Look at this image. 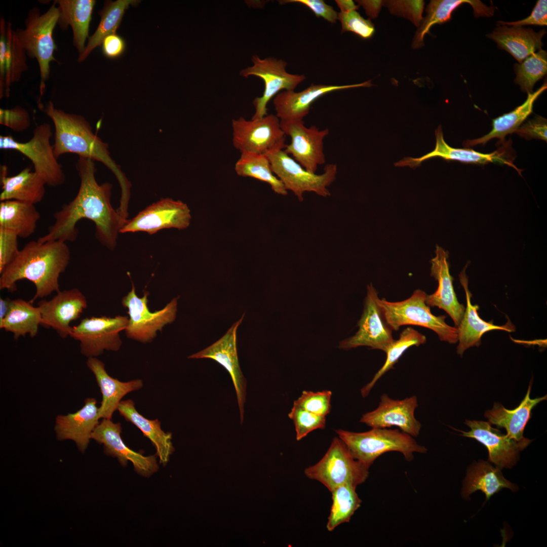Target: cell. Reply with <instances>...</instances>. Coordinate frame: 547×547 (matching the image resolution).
<instances>
[{"instance_id": "obj_29", "label": "cell", "mask_w": 547, "mask_h": 547, "mask_svg": "<svg viewBox=\"0 0 547 547\" xmlns=\"http://www.w3.org/2000/svg\"><path fill=\"white\" fill-rule=\"evenodd\" d=\"M546 32L545 29L537 32L523 26L499 25L486 36L520 63L536 51L541 49L542 38Z\"/></svg>"}, {"instance_id": "obj_6", "label": "cell", "mask_w": 547, "mask_h": 547, "mask_svg": "<svg viewBox=\"0 0 547 547\" xmlns=\"http://www.w3.org/2000/svg\"><path fill=\"white\" fill-rule=\"evenodd\" d=\"M427 294L415 290L408 298L392 302L385 298L379 302L387 324L393 330L398 331L404 325L423 327L434 331L441 341L454 344L458 342V330L445 322V315H433L426 303Z\"/></svg>"}, {"instance_id": "obj_45", "label": "cell", "mask_w": 547, "mask_h": 547, "mask_svg": "<svg viewBox=\"0 0 547 547\" xmlns=\"http://www.w3.org/2000/svg\"><path fill=\"white\" fill-rule=\"evenodd\" d=\"M332 392L303 390L293 405L312 413L326 417L331 410Z\"/></svg>"}, {"instance_id": "obj_54", "label": "cell", "mask_w": 547, "mask_h": 547, "mask_svg": "<svg viewBox=\"0 0 547 547\" xmlns=\"http://www.w3.org/2000/svg\"><path fill=\"white\" fill-rule=\"evenodd\" d=\"M359 5L364 9L367 15L370 18H376L383 5L382 1H357Z\"/></svg>"}, {"instance_id": "obj_28", "label": "cell", "mask_w": 547, "mask_h": 547, "mask_svg": "<svg viewBox=\"0 0 547 547\" xmlns=\"http://www.w3.org/2000/svg\"><path fill=\"white\" fill-rule=\"evenodd\" d=\"M86 364L94 375L102 394L99 417L111 419L122 399L127 394L141 388L143 382L139 379L122 382L111 377L106 372L104 363L96 357L89 358Z\"/></svg>"}, {"instance_id": "obj_9", "label": "cell", "mask_w": 547, "mask_h": 547, "mask_svg": "<svg viewBox=\"0 0 547 547\" xmlns=\"http://www.w3.org/2000/svg\"><path fill=\"white\" fill-rule=\"evenodd\" d=\"M52 135L50 125L41 124L36 127L32 138L26 142L17 141L11 136H1L0 148L15 150L21 153L31 161L34 171L47 185L60 186L64 183L65 176L62 166L55 155L53 145L50 143Z\"/></svg>"}, {"instance_id": "obj_32", "label": "cell", "mask_w": 547, "mask_h": 547, "mask_svg": "<svg viewBox=\"0 0 547 547\" xmlns=\"http://www.w3.org/2000/svg\"><path fill=\"white\" fill-rule=\"evenodd\" d=\"M96 3L94 0H57L54 2L60 11L58 24L62 30L66 29L69 25L71 27L73 45L79 55L86 47Z\"/></svg>"}, {"instance_id": "obj_21", "label": "cell", "mask_w": 547, "mask_h": 547, "mask_svg": "<svg viewBox=\"0 0 547 547\" xmlns=\"http://www.w3.org/2000/svg\"><path fill=\"white\" fill-rule=\"evenodd\" d=\"M244 315L245 314L218 340L207 348L188 357V358L190 359H212L228 371L236 390L241 423L243 422L244 418L247 382L239 362L237 349V331L243 321Z\"/></svg>"}, {"instance_id": "obj_41", "label": "cell", "mask_w": 547, "mask_h": 547, "mask_svg": "<svg viewBox=\"0 0 547 547\" xmlns=\"http://www.w3.org/2000/svg\"><path fill=\"white\" fill-rule=\"evenodd\" d=\"M426 341L425 336L412 327L404 329L399 339L394 340L391 345L385 353L386 360L383 366L375 373L371 380L361 390L363 397H367L377 381L387 371L393 369L403 354L412 346H418Z\"/></svg>"}, {"instance_id": "obj_4", "label": "cell", "mask_w": 547, "mask_h": 547, "mask_svg": "<svg viewBox=\"0 0 547 547\" xmlns=\"http://www.w3.org/2000/svg\"><path fill=\"white\" fill-rule=\"evenodd\" d=\"M335 432L354 457L369 467L377 458L388 452H399L406 460L410 461L414 453L427 451L413 437L398 429L372 428L358 433L339 429Z\"/></svg>"}, {"instance_id": "obj_7", "label": "cell", "mask_w": 547, "mask_h": 547, "mask_svg": "<svg viewBox=\"0 0 547 547\" xmlns=\"http://www.w3.org/2000/svg\"><path fill=\"white\" fill-rule=\"evenodd\" d=\"M369 467L356 459L338 437L332 441L328 450L316 464L304 470L305 475L324 485L330 492L341 485L357 487L369 476Z\"/></svg>"}, {"instance_id": "obj_3", "label": "cell", "mask_w": 547, "mask_h": 547, "mask_svg": "<svg viewBox=\"0 0 547 547\" xmlns=\"http://www.w3.org/2000/svg\"><path fill=\"white\" fill-rule=\"evenodd\" d=\"M41 107L54 126L53 147L56 158L72 153L103 164L114 174L121 187L118 210L123 214L128 213L131 184L120 166L111 158L108 145L94 133L90 123L83 116L56 108L51 101Z\"/></svg>"}, {"instance_id": "obj_33", "label": "cell", "mask_w": 547, "mask_h": 547, "mask_svg": "<svg viewBox=\"0 0 547 547\" xmlns=\"http://www.w3.org/2000/svg\"><path fill=\"white\" fill-rule=\"evenodd\" d=\"M532 383L531 380L525 397L515 409L508 410L501 404L495 403L493 408L487 410L484 414L490 424L504 428L507 432L506 435L517 441L525 438L523 437V432L530 418L532 409L538 403L546 399V395L533 399L530 398Z\"/></svg>"}, {"instance_id": "obj_15", "label": "cell", "mask_w": 547, "mask_h": 547, "mask_svg": "<svg viewBox=\"0 0 547 547\" xmlns=\"http://www.w3.org/2000/svg\"><path fill=\"white\" fill-rule=\"evenodd\" d=\"M191 215L186 204L179 200L163 198L127 219L120 233L146 232L150 235L166 228L179 230L190 225Z\"/></svg>"}, {"instance_id": "obj_31", "label": "cell", "mask_w": 547, "mask_h": 547, "mask_svg": "<svg viewBox=\"0 0 547 547\" xmlns=\"http://www.w3.org/2000/svg\"><path fill=\"white\" fill-rule=\"evenodd\" d=\"M2 191L0 201L16 200L35 205L41 202L45 194V181L31 168H25L18 174L7 176V168L3 166L1 172Z\"/></svg>"}, {"instance_id": "obj_47", "label": "cell", "mask_w": 547, "mask_h": 547, "mask_svg": "<svg viewBox=\"0 0 547 547\" xmlns=\"http://www.w3.org/2000/svg\"><path fill=\"white\" fill-rule=\"evenodd\" d=\"M424 5L423 1H383V6L386 7L392 14L409 19L418 27L423 18L422 14Z\"/></svg>"}, {"instance_id": "obj_34", "label": "cell", "mask_w": 547, "mask_h": 547, "mask_svg": "<svg viewBox=\"0 0 547 547\" xmlns=\"http://www.w3.org/2000/svg\"><path fill=\"white\" fill-rule=\"evenodd\" d=\"M118 410L127 421L135 425L151 441L160 463L165 466L174 451L171 433H166L161 428L158 419L149 420L140 414L131 400L121 401Z\"/></svg>"}, {"instance_id": "obj_14", "label": "cell", "mask_w": 547, "mask_h": 547, "mask_svg": "<svg viewBox=\"0 0 547 547\" xmlns=\"http://www.w3.org/2000/svg\"><path fill=\"white\" fill-rule=\"evenodd\" d=\"M253 65L242 70L240 74L245 77L253 75L260 77L264 83V90L261 97L255 98L253 104L255 112L252 119H259L267 114L269 101L284 91H294L305 76L293 74L286 70L287 62L273 57L261 59L254 55L251 59Z\"/></svg>"}, {"instance_id": "obj_5", "label": "cell", "mask_w": 547, "mask_h": 547, "mask_svg": "<svg viewBox=\"0 0 547 547\" xmlns=\"http://www.w3.org/2000/svg\"><path fill=\"white\" fill-rule=\"evenodd\" d=\"M60 11L54 3L49 10L41 14L37 7L29 11L23 29L15 30L17 36L26 54L35 58L38 64L41 82L40 93L43 96L45 92L46 83L48 79L50 66L53 61H56L54 53L57 46L53 37V30L58 24Z\"/></svg>"}, {"instance_id": "obj_40", "label": "cell", "mask_w": 547, "mask_h": 547, "mask_svg": "<svg viewBox=\"0 0 547 547\" xmlns=\"http://www.w3.org/2000/svg\"><path fill=\"white\" fill-rule=\"evenodd\" d=\"M236 174L268 183L277 194L286 196L288 192L283 184L273 173L269 161L265 154L244 152L235 165Z\"/></svg>"}, {"instance_id": "obj_24", "label": "cell", "mask_w": 547, "mask_h": 547, "mask_svg": "<svg viewBox=\"0 0 547 547\" xmlns=\"http://www.w3.org/2000/svg\"><path fill=\"white\" fill-rule=\"evenodd\" d=\"M28 68L26 52L10 22L0 21V98L10 96L11 85Z\"/></svg>"}, {"instance_id": "obj_52", "label": "cell", "mask_w": 547, "mask_h": 547, "mask_svg": "<svg viewBox=\"0 0 547 547\" xmlns=\"http://www.w3.org/2000/svg\"><path fill=\"white\" fill-rule=\"evenodd\" d=\"M282 4L298 3L308 7L318 17H322L331 23L338 20V12L333 8L322 0H288L283 1Z\"/></svg>"}, {"instance_id": "obj_43", "label": "cell", "mask_w": 547, "mask_h": 547, "mask_svg": "<svg viewBox=\"0 0 547 547\" xmlns=\"http://www.w3.org/2000/svg\"><path fill=\"white\" fill-rule=\"evenodd\" d=\"M515 84L527 93L533 92L535 83L547 73V52L540 49L514 66Z\"/></svg>"}, {"instance_id": "obj_38", "label": "cell", "mask_w": 547, "mask_h": 547, "mask_svg": "<svg viewBox=\"0 0 547 547\" xmlns=\"http://www.w3.org/2000/svg\"><path fill=\"white\" fill-rule=\"evenodd\" d=\"M41 322L38 306L34 307L29 301L22 299H11L8 312L0 321V328L12 333L14 338L17 340L26 334L35 337Z\"/></svg>"}, {"instance_id": "obj_56", "label": "cell", "mask_w": 547, "mask_h": 547, "mask_svg": "<svg viewBox=\"0 0 547 547\" xmlns=\"http://www.w3.org/2000/svg\"><path fill=\"white\" fill-rule=\"evenodd\" d=\"M11 300V299L8 298H0V321L6 317L8 312Z\"/></svg>"}, {"instance_id": "obj_1", "label": "cell", "mask_w": 547, "mask_h": 547, "mask_svg": "<svg viewBox=\"0 0 547 547\" xmlns=\"http://www.w3.org/2000/svg\"><path fill=\"white\" fill-rule=\"evenodd\" d=\"M75 166L80 179L76 196L53 214L54 223L49 227L48 233L37 241L74 242L79 232L77 222L87 219L95 224L97 240L112 250L116 246L118 233L128 219H124L112 207L110 202L112 185L109 182L98 183L94 161L79 157Z\"/></svg>"}, {"instance_id": "obj_46", "label": "cell", "mask_w": 547, "mask_h": 547, "mask_svg": "<svg viewBox=\"0 0 547 547\" xmlns=\"http://www.w3.org/2000/svg\"><path fill=\"white\" fill-rule=\"evenodd\" d=\"M338 20L341 25V32L350 31L364 39L371 37L374 33V24L369 19L362 17L357 10L340 12Z\"/></svg>"}, {"instance_id": "obj_20", "label": "cell", "mask_w": 547, "mask_h": 547, "mask_svg": "<svg viewBox=\"0 0 547 547\" xmlns=\"http://www.w3.org/2000/svg\"><path fill=\"white\" fill-rule=\"evenodd\" d=\"M41 311V325L52 328L59 336H70V323L79 319L87 307L86 297L77 288L59 291L49 300H42L37 306Z\"/></svg>"}, {"instance_id": "obj_42", "label": "cell", "mask_w": 547, "mask_h": 547, "mask_svg": "<svg viewBox=\"0 0 547 547\" xmlns=\"http://www.w3.org/2000/svg\"><path fill=\"white\" fill-rule=\"evenodd\" d=\"M356 487L345 484L331 491L332 503L326 525L329 531H333L342 523L348 522L361 506L362 500L356 491Z\"/></svg>"}, {"instance_id": "obj_19", "label": "cell", "mask_w": 547, "mask_h": 547, "mask_svg": "<svg viewBox=\"0 0 547 547\" xmlns=\"http://www.w3.org/2000/svg\"><path fill=\"white\" fill-rule=\"evenodd\" d=\"M471 428L468 432L457 430L462 436L476 439L488 449L489 460L499 468H511L516 463L519 453L525 449L532 440L525 438L517 441L501 434L491 426L489 422L466 420Z\"/></svg>"}, {"instance_id": "obj_50", "label": "cell", "mask_w": 547, "mask_h": 547, "mask_svg": "<svg viewBox=\"0 0 547 547\" xmlns=\"http://www.w3.org/2000/svg\"><path fill=\"white\" fill-rule=\"evenodd\" d=\"M499 25L509 26H523L527 25H547V1L538 0L530 15L523 19L514 22L498 21Z\"/></svg>"}, {"instance_id": "obj_44", "label": "cell", "mask_w": 547, "mask_h": 547, "mask_svg": "<svg viewBox=\"0 0 547 547\" xmlns=\"http://www.w3.org/2000/svg\"><path fill=\"white\" fill-rule=\"evenodd\" d=\"M288 417L294 424L297 441L302 440L316 429H324L326 426V417L312 413L295 405L288 413Z\"/></svg>"}, {"instance_id": "obj_17", "label": "cell", "mask_w": 547, "mask_h": 547, "mask_svg": "<svg viewBox=\"0 0 547 547\" xmlns=\"http://www.w3.org/2000/svg\"><path fill=\"white\" fill-rule=\"evenodd\" d=\"M121 433L120 423H114L111 419H103L92 433L91 439L102 444L104 453L116 458L123 466L130 461L135 471L145 477L157 472L159 466L157 455L144 456L131 449L123 441Z\"/></svg>"}, {"instance_id": "obj_27", "label": "cell", "mask_w": 547, "mask_h": 547, "mask_svg": "<svg viewBox=\"0 0 547 547\" xmlns=\"http://www.w3.org/2000/svg\"><path fill=\"white\" fill-rule=\"evenodd\" d=\"M436 146L431 152L418 158H405L395 164L396 166H409L415 168L428 159L440 157L449 161H456L463 163L485 164L489 163H497L505 164L517 170L512 162L503 155V152L495 151L490 153H483L473 149L456 148L450 146L444 140L441 127L440 126L435 131Z\"/></svg>"}, {"instance_id": "obj_39", "label": "cell", "mask_w": 547, "mask_h": 547, "mask_svg": "<svg viewBox=\"0 0 547 547\" xmlns=\"http://www.w3.org/2000/svg\"><path fill=\"white\" fill-rule=\"evenodd\" d=\"M139 2V1L136 0L106 1L103 8L99 12L101 17L99 24L94 34L89 37L84 51L79 55L78 61L81 62L84 61L95 48L101 45L105 37L115 33L125 11L129 6H135Z\"/></svg>"}, {"instance_id": "obj_25", "label": "cell", "mask_w": 547, "mask_h": 547, "mask_svg": "<svg viewBox=\"0 0 547 547\" xmlns=\"http://www.w3.org/2000/svg\"><path fill=\"white\" fill-rule=\"evenodd\" d=\"M98 410L96 400L88 398L76 412L58 415L54 426L57 439L73 441L79 450L84 453L91 439L92 433L99 423Z\"/></svg>"}, {"instance_id": "obj_12", "label": "cell", "mask_w": 547, "mask_h": 547, "mask_svg": "<svg viewBox=\"0 0 547 547\" xmlns=\"http://www.w3.org/2000/svg\"><path fill=\"white\" fill-rule=\"evenodd\" d=\"M379 299L373 285L368 284L363 312L357 323L358 330L354 335L340 341L338 348L347 350L367 346L384 353L387 351L394 340L393 330L385 320Z\"/></svg>"}, {"instance_id": "obj_55", "label": "cell", "mask_w": 547, "mask_h": 547, "mask_svg": "<svg viewBox=\"0 0 547 547\" xmlns=\"http://www.w3.org/2000/svg\"><path fill=\"white\" fill-rule=\"evenodd\" d=\"M335 2L339 8L340 12L357 10L359 9V6L355 5L353 1L336 0Z\"/></svg>"}, {"instance_id": "obj_30", "label": "cell", "mask_w": 547, "mask_h": 547, "mask_svg": "<svg viewBox=\"0 0 547 547\" xmlns=\"http://www.w3.org/2000/svg\"><path fill=\"white\" fill-rule=\"evenodd\" d=\"M468 4L473 8L476 17H491L495 8L487 6L479 0H432L427 5L426 15L423 18L414 35L412 47L417 49L423 46L424 37L429 33L432 26L449 21L452 13L460 6Z\"/></svg>"}, {"instance_id": "obj_48", "label": "cell", "mask_w": 547, "mask_h": 547, "mask_svg": "<svg viewBox=\"0 0 547 547\" xmlns=\"http://www.w3.org/2000/svg\"><path fill=\"white\" fill-rule=\"evenodd\" d=\"M0 124L16 132H23L31 125L28 111L20 106L10 109H0Z\"/></svg>"}, {"instance_id": "obj_11", "label": "cell", "mask_w": 547, "mask_h": 547, "mask_svg": "<svg viewBox=\"0 0 547 547\" xmlns=\"http://www.w3.org/2000/svg\"><path fill=\"white\" fill-rule=\"evenodd\" d=\"M231 126L233 145L241 153L265 154L274 150L284 149L286 145V135L276 114L249 120L241 116L233 119Z\"/></svg>"}, {"instance_id": "obj_36", "label": "cell", "mask_w": 547, "mask_h": 547, "mask_svg": "<svg viewBox=\"0 0 547 547\" xmlns=\"http://www.w3.org/2000/svg\"><path fill=\"white\" fill-rule=\"evenodd\" d=\"M517 486L505 479L498 467H494L483 460L473 464L468 469L465 479L462 493L464 497L481 490L488 500L494 494L503 488L516 491Z\"/></svg>"}, {"instance_id": "obj_53", "label": "cell", "mask_w": 547, "mask_h": 547, "mask_svg": "<svg viewBox=\"0 0 547 547\" xmlns=\"http://www.w3.org/2000/svg\"><path fill=\"white\" fill-rule=\"evenodd\" d=\"M101 45L103 55L111 59L121 56L126 47L125 40L116 33L111 34L105 37Z\"/></svg>"}, {"instance_id": "obj_18", "label": "cell", "mask_w": 547, "mask_h": 547, "mask_svg": "<svg viewBox=\"0 0 547 547\" xmlns=\"http://www.w3.org/2000/svg\"><path fill=\"white\" fill-rule=\"evenodd\" d=\"M417 407V399L415 396L402 400H395L383 394L381 396L378 406L363 414L360 422L371 428L397 426L412 437H417L421 428V423L414 415Z\"/></svg>"}, {"instance_id": "obj_10", "label": "cell", "mask_w": 547, "mask_h": 547, "mask_svg": "<svg viewBox=\"0 0 547 547\" xmlns=\"http://www.w3.org/2000/svg\"><path fill=\"white\" fill-rule=\"evenodd\" d=\"M149 293L144 292L142 297L138 296L132 283L131 291L122 300L127 308L129 315L128 326L125 330L128 338L143 342L151 341L166 325L175 319L177 311L178 297L173 298L163 308L151 312L148 307Z\"/></svg>"}, {"instance_id": "obj_8", "label": "cell", "mask_w": 547, "mask_h": 547, "mask_svg": "<svg viewBox=\"0 0 547 547\" xmlns=\"http://www.w3.org/2000/svg\"><path fill=\"white\" fill-rule=\"evenodd\" d=\"M265 155L274 174L286 190L292 191L299 202L303 201L305 192H314L323 197L331 195L328 187L336 179V165L327 164L322 174H317L305 170L284 149L274 150Z\"/></svg>"}, {"instance_id": "obj_35", "label": "cell", "mask_w": 547, "mask_h": 547, "mask_svg": "<svg viewBox=\"0 0 547 547\" xmlns=\"http://www.w3.org/2000/svg\"><path fill=\"white\" fill-rule=\"evenodd\" d=\"M546 89L547 84L545 80L536 91L527 93L526 100L521 105L511 112L492 120V129L489 133L481 138L467 140L464 145L471 147L478 144L484 145L491 139L495 138L503 141L507 134L515 132L532 113L534 102Z\"/></svg>"}, {"instance_id": "obj_13", "label": "cell", "mask_w": 547, "mask_h": 547, "mask_svg": "<svg viewBox=\"0 0 547 547\" xmlns=\"http://www.w3.org/2000/svg\"><path fill=\"white\" fill-rule=\"evenodd\" d=\"M127 316H103L82 319L72 327L70 337L80 342L81 353L87 358L96 357L104 350H118L122 344L119 333L126 330Z\"/></svg>"}, {"instance_id": "obj_16", "label": "cell", "mask_w": 547, "mask_h": 547, "mask_svg": "<svg viewBox=\"0 0 547 547\" xmlns=\"http://www.w3.org/2000/svg\"><path fill=\"white\" fill-rule=\"evenodd\" d=\"M281 127L291 142L285 151L310 173H316L319 165L325 163L323 140L329 134L328 128L320 130L315 126L306 127L303 121H281Z\"/></svg>"}, {"instance_id": "obj_2", "label": "cell", "mask_w": 547, "mask_h": 547, "mask_svg": "<svg viewBox=\"0 0 547 547\" xmlns=\"http://www.w3.org/2000/svg\"><path fill=\"white\" fill-rule=\"evenodd\" d=\"M70 259V252L66 242H29L1 274L0 289L15 292L18 281L27 280L36 288L34 295L29 301L33 304L37 299L60 291L59 278Z\"/></svg>"}, {"instance_id": "obj_51", "label": "cell", "mask_w": 547, "mask_h": 547, "mask_svg": "<svg viewBox=\"0 0 547 547\" xmlns=\"http://www.w3.org/2000/svg\"><path fill=\"white\" fill-rule=\"evenodd\" d=\"M546 120L536 115L520 126L515 133L526 139L535 138L546 141Z\"/></svg>"}, {"instance_id": "obj_37", "label": "cell", "mask_w": 547, "mask_h": 547, "mask_svg": "<svg viewBox=\"0 0 547 547\" xmlns=\"http://www.w3.org/2000/svg\"><path fill=\"white\" fill-rule=\"evenodd\" d=\"M34 205L16 200L1 201L0 228L13 231L20 238L30 237L41 217Z\"/></svg>"}, {"instance_id": "obj_23", "label": "cell", "mask_w": 547, "mask_h": 547, "mask_svg": "<svg viewBox=\"0 0 547 547\" xmlns=\"http://www.w3.org/2000/svg\"><path fill=\"white\" fill-rule=\"evenodd\" d=\"M372 86L371 80L346 85L311 84L300 92L283 91L274 97L273 103L276 115L280 120L303 121L308 114L312 103L319 97L337 90Z\"/></svg>"}, {"instance_id": "obj_26", "label": "cell", "mask_w": 547, "mask_h": 547, "mask_svg": "<svg viewBox=\"0 0 547 547\" xmlns=\"http://www.w3.org/2000/svg\"><path fill=\"white\" fill-rule=\"evenodd\" d=\"M466 265L459 274V281L465 293L466 307L463 318L457 327L458 342L457 353L462 356L468 348L478 346L481 344L482 335L487 332L494 330H504L508 332L516 330L515 326L508 320L502 326L495 325L493 321L487 322L479 316L478 305L471 303L472 294L468 288V278L465 273Z\"/></svg>"}, {"instance_id": "obj_22", "label": "cell", "mask_w": 547, "mask_h": 547, "mask_svg": "<svg viewBox=\"0 0 547 547\" xmlns=\"http://www.w3.org/2000/svg\"><path fill=\"white\" fill-rule=\"evenodd\" d=\"M435 256L431 260V276L437 281L436 291L426 295V303L429 307L444 310L452 319L455 327L459 325L464 313L465 307L459 302L450 274L448 254L441 247L437 246Z\"/></svg>"}, {"instance_id": "obj_49", "label": "cell", "mask_w": 547, "mask_h": 547, "mask_svg": "<svg viewBox=\"0 0 547 547\" xmlns=\"http://www.w3.org/2000/svg\"><path fill=\"white\" fill-rule=\"evenodd\" d=\"M18 238L15 232L0 228V274L19 254Z\"/></svg>"}]
</instances>
